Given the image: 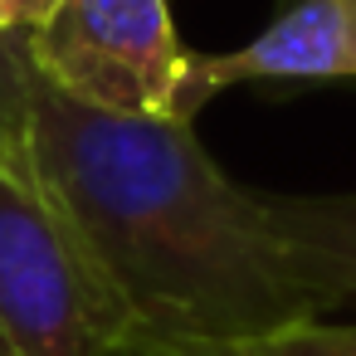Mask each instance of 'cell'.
<instances>
[{
	"label": "cell",
	"instance_id": "obj_5",
	"mask_svg": "<svg viewBox=\"0 0 356 356\" xmlns=\"http://www.w3.org/2000/svg\"><path fill=\"white\" fill-rule=\"evenodd\" d=\"M273 234L298 283L332 312L356 298V191L332 195H268Z\"/></svg>",
	"mask_w": 356,
	"mask_h": 356
},
{
	"label": "cell",
	"instance_id": "obj_4",
	"mask_svg": "<svg viewBox=\"0 0 356 356\" xmlns=\"http://www.w3.org/2000/svg\"><path fill=\"white\" fill-rule=\"evenodd\" d=\"M356 79V0H283L278 15L239 49L191 54L181 118L239 83H346Z\"/></svg>",
	"mask_w": 356,
	"mask_h": 356
},
{
	"label": "cell",
	"instance_id": "obj_3",
	"mask_svg": "<svg viewBox=\"0 0 356 356\" xmlns=\"http://www.w3.org/2000/svg\"><path fill=\"white\" fill-rule=\"evenodd\" d=\"M25 54L44 88L88 113L181 118L191 49L166 0H64L25 35Z\"/></svg>",
	"mask_w": 356,
	"mask_h": 356
},
{
	"label": "cell",
	"instance_id": "obj_9",
	"mask_svg": "<svg viewBox=\"0 0 356 356\" xmlns=\"http://www.w3.org/2000/svg\"><path fill=\"white\" fill-rule=\"evenodd\" d=\"M0 35H6V0H0Z\"/></svg>",
	"mask_w": 356,
	"mask_h": 356
},
{
	"label": "cell",
	"instance_id": "obj_8",
	"mask_svg": "<svg viewBox=\"0 0 356 356\" xmlns=\"http://www.w3.org/2000/svg\"><path fill=\"white\" fill-rule=\"evenodd\" d=\"M64 0H6V35H30L40 30Z\"/></svg>",
	"mask_w": 356,
	"mask_h": 356
},
{
	"label": "cell",
	"instance_id": "obj_2",
	"mask_svg": "<svg viewBox=\"0 0 356 356\" xmlns=\"http://www.w3.org/2000/svg\"><path fill=\"white\" fill-rule=\"evenodd\" d=\"M132 317L40 186L25 142L0 147V356H122Z\"/></svg>",
	"mask_w": 356,
	"mask_h": 356
},
{
	"label": "cell",
	"instance_id": "obj_6",
	"mask_svg": "<svg viewBox=\"0 0 356 356\" xmlns=\"http://www.w3.org/2000/svg\"><path fill=\"white\" fill-rule=\"evenodd\" d=\"M122 356H356V322L302 317L225 341H132Z\"/></svg>",
	"mask_w": 356,
	"mask_h": 356
},
{
	"label": "cell",
	"instance_id": "obj_7",
	"mask_svg": "<svg viewBox=\"0 0 356 356\" xmlns=\"http://www.w3.org/2000/svg\"><path fill=\"white\" fill-rule=\"evenodd\" d=\"M30 54L25 35H0V147L25 142V118H30Z\"/></svg>",
	"mask_w": 356,
	"mask_h": 356
},
{
	"label": "cell",
	"instance_id": "obj_1",
	"mask_svg": "<svg viewBox=\"0 0 356 356\" xmlns=\"http://www.w3.org/2000/svg\"><path fill=\"white\" fill-rule=\"evenodd\" d=\"M25 156L132 317V341H225L327 317L288 268L264 191L229 181L195 122L88 113L35 79Z\"/></svg>",
	"mask_w": 356,
	"mask_h": 356
}]
</instances>
